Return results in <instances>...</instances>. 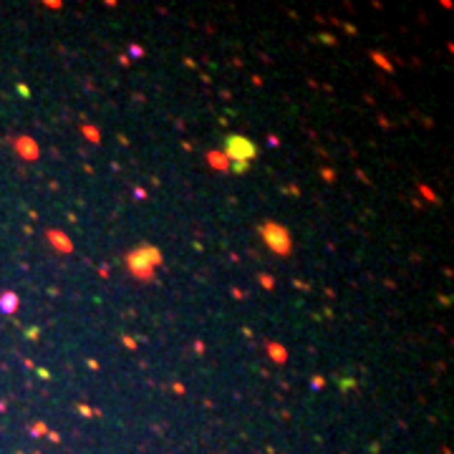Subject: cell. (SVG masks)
I'll return each instance as SVG.
<instances>
[{
	"instance_id": "cell-1",
	"label": "cell",
	"mask_w": 454,
	"mask_h": 454,
	"mask_svg": "<svg viewBox=\"0 0 454 454\" xmlns=\"http://www.w3.org/2000/svg\"><path fill=\"white\" fill-rule=\"evenodd\" d=\"M255 154V146L247 141V139H230V157H235V159H247V157H252Z\"/></svg>"
}]
</instances>
